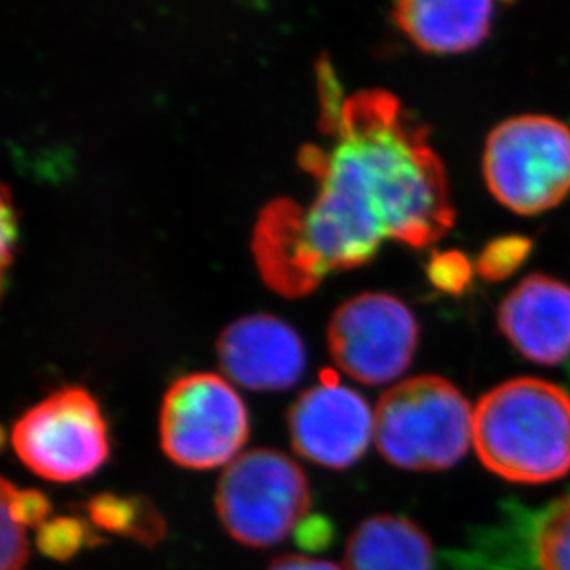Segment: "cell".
I'll use <instances>...</instances> for the list:
<instances>
[{
  "instance_id": "1",
  "label": "cell",
  "mask_w": 570,
  "mask_h": 570,
  "mask_svg": "<svg viewBox=\"0 0 570 570\" xmlns=\"http://www.w3.org/2000/svg\"><path fill=\"white\" fill-rule=\"evenodd\" d=\"M317 91L323 142L297 156L316 194L307 205L275 199L254 232L258 272L286 297L370 263L386 240L426 248L454 224L442 159L395 95L366 89L342 98L327 60L317 65Z\"/></svg>"
},
{
  "instance_id": "2",
  "label": "cell",
  "mask_w": 570,
  "mask_h": 570,
  "mask_svg": "<svg viewBox=\"0 0 570 570\" xmlns=\"http://www.w3.org/2000/svg\"><path fill=\"white\" fill-rule=\"evenodd\" d=\"M473 445L485 469L513 484H549L570 473V393L519 377L482 395Z\"/></svg>"
},
{
  "instance_id": "3",
  "label": "cell",
  "mask_w": 570,
  "mask_h": 570,
  "mask_svg": "<svg viewBox=\"0 0 570 570\" xmlns=\"http://www.w3.org/2000/svg\"><path fill=\"white\" fill-rule=\"evenodd\" d=\"M473 410L446 379L421 375L399 382L375 409L379 452L403 471L454 468L473 443Z\"/></svg>"
},
{
  "instance_id": "4",
  "label": "cell",
  "mask_w": 570,
  "mask_h": 570,
  "mask_svg": "<svg viewBox=\"0 0 570 570\" xmlns=\"http://www.w3.org/2000/svg\"><path fill=\"white\" fill-rule=\"evenodd\" d=\"M311 504L305 469L274 449L243 452L216 484L222 527L249 549H269L285 541L307 519Z\"/></svg>"
},
{
  "instance_id": "5",
  "label": "cell",
  "mask_w": 570,
  "mask_h": 570,
  "mask_svg": "<svg viewBox=\"0 0 570 570\" xmlns=\"http://www.w3.org/2000/svg\"><path fill=\"white\" fill-rule=\"evenodd\" d=\"M485 184L504 207L539 215L570 194V129L527 115L497 126L485 142Z\"/></svg>"
},
{
  "instance_id": "6",
  "label": "cell",
  "mask_w": 570,
  "mask_h": 570,
  "mask_svg": "<svg viewBox=\"0 0 570 570\" xmlns=\"http://www.w3.org/2000/svg\"><path fill=\"white\" fill-rule=\"evenodd\" d=\"M17 458L50 482H78L104 468L111 454L108 421L91 393L61 387L33 404L11 429Z\"/></svg>"
},
{
  "instance_id": "7",
  "label": "cell",
  "mask_w": 570,
  "mask_h": 570,
  "mask_svg": "<svg viewBox=\"0 0 570 570\" xmlns=\"http://www.w3.org/2000/svg\"><path fill=\"white\" fill-rule=\"evenodd\" d=\"M248 438V409L227 379L190 373L165 393L159 440L165 456L179 468H227L240 456Z\"/></svg>"
},
{
  "instance_id": "8",
  "label": "cell",
  "mask_w": 570,
  "mask_h": 570,
  "mask_svg": "<svg viewBox=\"0 0 570 570\" xmlns=\"http://www.w3.org/2000/svg\"><path fill=\"white\" fill-rule=\"evenodd\" d=\"M417 336L414 314L387 294H361L345 302L327 331L336 366L370 386L390 384L409 370Z\"/></svg>"
},
{
  "instance_id": "9",
  "label": "cell",
  "mask_w": 570,
  "mask_h": 570,
  "mask_svg": "<svg viewBox=\"0 0 570 570\" xmlns=\"http://www.w3.org/2000/svg\"><path fill=\"white\" fill-rule=\"evenodd\" d=\"M288 434L299 456L342 471L355 465L375 440V412L361 393L325 370L316 386L292 404Z\"/></svg>"
},
{
  "instance_id": "10",
  "label": "cell",
  "mask_w": 570,
  "mask_h": 570,
  "mask_svg": "<svg viewBox=\"0 0 570 570\" xmlns=\"http://www.w3.org/2000/svg\"><path fill=\"white\" fill-rule=\"evenodd\" d=\"M460 558L468 570H570V493L541 510L511 508Z\"/></svg>"
},
{
  "instance_id": "11",
  "label": "cell",
  "mask_w": 570,
  "mask_h": 570,
  "mask_svg": "<svg viewBox=\"0 0 570 570\" xmlns=\"http://www.w3.org/2000/svg\"><path fill=\"white\" fill-rule=\"evenodd\" d=\"M216 347L226 377L255 392L288 390L303 377L307 364L299 334L268 314L232 323Z\"/></svg>"
},
{
  "instance_id": "12",
  "label": "cell",
  "mask_w": 570,
  "mask_h": 570,
  "mask_svg": "<svg viewBox=\"0 0 570 570\" xmlns=\"http://www.w3.org/2000/svg\"><path fill=\"white\" fill-rule=\"evenodd\" d=\"M502 333L528 361L556 366L570 356V286L532 275L517 285L499 311Z\"/></svg>"
},
{
  "instance_id": "13",
  "label": "cell",
  "mask_w": 570,
  "mask_h": 570,
  "mask_svg": "<svg viewBox=\"0 0 570 570\" xmlns=\"http://www.w3.org/2000/svg\"><path fill=\"white\" fill-rule=\"evenodd\" d=\"M493 13L491 2L404 0L393 8V21L421 50L458 55L476 49L490 36Z\"/></svg>"
},
{
  "instance_id": "14",
  "label": "cell",
  "mask_w": 570,
  "mask_h": 570,
  "mask_svg": "<svg viewBox=\"0 0 570 570\" xmlns=\"http://www.w3.org/2000/svg\"><path fill=\"white\" fill-rule=\"evenodd\" d=\"M344 569L434 570V544L406 517H370L347 539Z\"/></svg>"
},
{
  "instance_id": "15",
  "label": "cell",
  "mask_w": 570,
  "mask_h": 570,
  "mask_svg": "<svg viewBox=\"0 0 570 570\" xmlns=\"http://www.w3.org/2000/svg\"><path fill=\"white\" fill-rule=\"evenodd\" d=\"M86 517L98 532L134 539L142 547H156L167 535L161 511L145 497L100 493L83 504Z\"/></svg>"
},
{
  "instance_id": "16",
  "label": "cell",
  "mask_w": 570,
  "mask_h": 570,
  "mask_svg": "<svg viewBox=\"0 0 570 570\" xmlns=\"http://www.w3.org/2000/svg\"><path fill=\"white\" fill-rule=\"evenodd\" d=\"M104 539L89 519L75 515L50 517L38 528V549L49 560L69 561L80 550L97 547Z\"/></svg>"
},
{
  "instance_id": "17",
  "label": "cell",
  "mask_w": 570,
  "mask_h": 570,
  "mask_svg": "<svg viewBox=\"0 0 570 570\" xmlns=\"http://www.w3.org/2000/svg\"><path fill=\"white\" fill-rule=\"evenodd\" d=\"M2 511H6L13 521L21 527H41L49 521L52 504L49 497L38 490H21L11 484L10 480H2Z\"/></svg>"
},
{
  "instance_id": "18",
  "label": "cell",
  "mask_w": 570,
  "mask_h": 570,
  "mask_svg": "<svg viewBox=\"0 0 570 570\" xmlns=\"http://www.w3.org/2000/svg\"><path fill=\"white\" fill-rule=\"evenodd\" d=\"M528 249H530V243L524 238H499L495 243H491L480 257V274L491 281L507 277L527 258Z\"/></svg>"
},
{
  "instance_id": "19",
  "label": "cell",
  "mask_w": 570,
  "mask_h": 570,
  "mask_svg": "<svg viewBox=\"0 0 570 570\" xmlns=\"http://www.w3.org/2000/svg\"><path fill=\"white\" fill-rule=\"evenodd\" d=\"M30 558L27 528L2 511V570H24Z\"/></svg>"
},
{
  "instance_id": "20",
  "label": "cell",
  "mask_w": 570,
  "mask_h": 570,
  "mask_svg": "<svg viewBox=\"0 0 570 570\" xmlns=\"http://www.w3.org/2000/svg\"><path fill=\"white\" fill-rule=\"evenodd\" d=\"M468 264L463 263L458 255H442L434 258L431 264V277L434 285L443 291H458V286L468 279Z\"/></svg>"
},
{
  "instance_id": "21",
  "label": "cell",
  "mask_w": 570,
  "mask_h": 570,
  "mask_svg": "<svg viewBox=\"0 0 570 570\" xmlns=\"http://www.w3.org/2000/svg\"><path fill=\"white\" fill-rule=\"evenodd\" d=\"M333 527L328 519L322 515L307 517L305 521L297 527V544L305 550L327 549L333 541Z\"/></svg>"
},
{
  "instance_id": "22",
  "label": "cell",
  "mask_w": 570,
  "mask_h": 570,
  "mask_svg": "<svg viewBox=\"0 0 570 570\" xmlns=\"http://www.w3.org/2000/svg\"><path fill=\"white\" fill-rule=\"evenodd\" d=\"M2 274L10 268L13 261V252L17 244V213L16 207L11 204L10 189L4 187L2 190Z\"/></svg>"
},
{
  "instance_id": "23",
  "label": "cell",
  "mask_w": 570,
  "mask_h": 570,
  "mask_svg": "<svg viewBox=\"0 0 570 570\" xmlns=\"http://www.w3.org/2000/svg\"><path fill=\"white\" fill-rule=\"evenodd\" d=\"M268 570H345L333 561L316 560L311 556L285 554L275 558Z\"/></svg>"
}]
</instances>
